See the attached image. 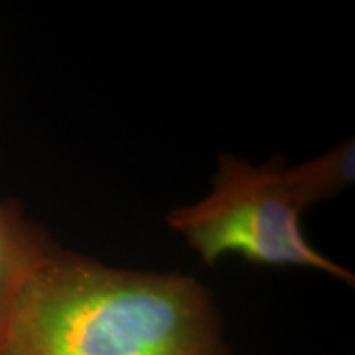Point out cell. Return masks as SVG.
I'll return each mask as SVG.
<instances>
[{"label":"cell","mask_w":355,"mask_h":355,"mask_svg":"<svg viewBox=\"0 0 355 355\" xmlns=\"http://www.w3.org/2000/svg\"><path fill=\"white\" fill-rule=\"evenodd\" d=\"M212 193L173 211L168 224L212 265L225 252H239L260 265H300L321 270L354 286V275L311 247L301 229L304 209L282 158L252 166L230 155L220 158Z\"/></svg>","instance_id":"obj_2"},{"label":"cell","mask_w":355,"mask_h":355,"mask_svg":"<svg viewBox=\"0 0 355 355\" xmlns=\"http://www.w3.org/2000/svg\"><path fill=\"white\" fill-rule=\"evenodd\" d=\"M55 248L44 230L13 201H0V355H6L24 295L35 270Z\"/></svg>","instance_id":"obj_3"},{"label":"cell","mask_w":355,"mask_h":355,"mask_svg":"<svg viewBox=\"0 0 355 355\" xmlns=\"http://www.w3.org/2000/svg\"><path fill=\"white\" fill-rule=\"evenodd\" d=\"M6 355H232L214 296L181 273L110 268L55 245Z\"/></svg>","instance_id":"obj_1"},{"label":"cell","mask_w":355,"mask_h":355,"mask_svg":"<svg viewBox=\"0 0 355 355\" xmlns=\"http://www.w3.org/2000/svg\"><path fill=\"white\" fill-rule=\"evenodd\" d=\"M354 141L347 140L331 152L303 165L288 168L286 176L303 207L336 196L354 181Z\"/></svg>","instance_id":"obj_4"}]
</instances>
